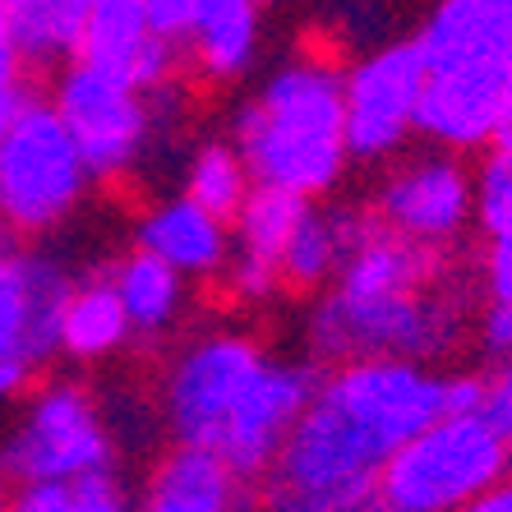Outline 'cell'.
<instances>
[{
	"label": "cell",
	"instance_id": "obj_1",
	"mask_svg": "<svg viewBox=\"0 0 512 512\" xmlns=\"http://www.w3.org/2000/svg\"><path fill=\"white\" fill-rule=\"evenodd\" d=\"M434 416H443V379L425 360H337L268 466L263 499L286 512L379 508L383 466Z\"/></svg>",
	"mask_w": 512,
	"mask_h": 512
},
{
	"label": "cell",
	"instance_id": "obj_2",
	"mask_svg": "<svg viewBox=\"0 0 512 512\" xmlns=\"http://www.w3.org/2000/svg\"><path fill=\"white\" fill-rule=\"evenodd\" d=\"M429 282H434V250L374 222L337 268L328 300L314 310V351L328 360H429L448 351L457 337V310L434 296Z\"/></svg>",
	"mask_w": 512,
	"mask_h": 512
},
{
	"label": "cell",
	"instance_id": "obj_3",
	"mask_svg": "<svg viewBox=\"0 0 512 512\" xmlns=\"http://www.w3.org/2000/svg\"><path fill=\"white\" fill-rule=\"evenodd\" d=\"M236 148L254 185L323 199L351 162L342 74L323 60H296L277 70L240 111Z\"/></svg>",
	"mask_w": 512,
	"mask_h": 512
},
{
	"label": "cell",
	"instance_id": "obj_4",
	"mask_svg": "<svg viewBox=\"0 0 512 512\" xmlns=\"http://www.w3.org/2000/svg\"><path fill=\"white\" fill-rule=\"evenodd\" d=\"M512 466V448L476 416H434L393 453L379 476V508L388 512H457L476 508L489 485Z\"/></svg>",
	"mask_w": 512,
	"mask_h": 512
},
{
	"label": "cell",
	"instance_id": "obj_5",
	"mask_svg": "<svg viewBox=\"0 0 512 512\" xmlns=\"http://www.w3.org/2000/svg\"><path fill=\"white\" fill-rule=\"evenodd\" d=\"M88 171L56 102L28 97L0 134V227L14 236H42L84 203Z\"/></svg>",
	"mask_w": 512,
	"mask_h": 512
},
{
	"label": "cell",
	"instance_id": "obj_6",
	"mask_svg": "<svg viewBox=\"0 0 512 512\" xmlns=\"http://www.w3.org/2000/svg\"><path fill=\"white\" fill-rule=\"evenodd\" d=\"M111 457H116L111 453V434L84 388L51 383L28 402L19 429L0 448V476L14 480V485L70 480L84 476V471H97V466H116Z\"/></svg>",
	"mask_w": 512,
	"mask_h": 512
},
{
	"label": "cell",
	"instance_id": "obj_7",
	"mask_svg": "<svg viewBox=\"0 0 512 512\" xmlns=\"http://www.w3.org/2000/svg\"><path fill=\"white\" fill-rule=\"evenodd\" d=\"M51 102H56L60 120L70 125L93 180H111L134 167V157L143 153V139H148V107H143L139 84L74 56L65 60Z\"/></svg>",
	"mask_w": 512,
	"mask_h": 512
},
{
	"label": "cell",
	"instance_id": "obj_8",
	"mask_svg": "<svg viewBox=\"0 0 512 512\" xmlns=\"http://www.w3.org/2000/svg\"><path fill=\"white\" fill-rule=\"evenodd\" d=\"M263 351L250 337L217 333L194 342L185 356L176 360L167 383V425L176 443H199V448H217V434L245 397L250 379L259 374Z\"/></svg>",
	"mask_w": 512,
	"mask_h": 512
},
{
	"label": "cell",
	"instance_id": "obj_9",
	"mask_svg": "<svg viewBox=\"0 0 512 512\" xmlns=\"http://www.w3.org/2000/svg\"><path fill=\"white\" fill-rule=\"evenodd\" d=\"M425 56L416 42H397L365 56L351 74H342L346 97V148L360 162H379L416 130Z\"/></svg>",
	"mask_w": 512,
	"mask_h": 512
},
{
	"label": "cell",
	"instance_id": "obj_10",
	"mask_svg": "<svg viewBox=\"0 0 512 512\" xmlns=\"http://www.w3.org/2000/svg\"><path fill=\"white\" fill-rule=\"evenodd\" d=\"M512 107V56L462 60L425 70L416 130L443 148H485L494 143Z\"/></svg>",
	"mask_w": 512,
	"mask_h": 512
},
{
	"label": "cell",
	"instance_id": "obj_11",
	"mask_svg": "<svg viewBox=\"0 0 512 512\" xmlns=\"http://www.w3.org/2000/svg\"><path fill=\"white\" fill-rule=\"evenodd\" d=\"M319 374L310 365H296V360H263L259 374L250 379L245 397L236 402V411L227 416L222 434H217V448L231 466H236L245 480H263L273 457L282 453L286 434L296 429L300 411L310 402Z\"/></svg>",
	"mask_w": 512,
	"mask_h": 512
},
{
	"label": "cell",
	"instance_id": "obj_12",
	"mask_svg": "<svg viewBox=\"0 0 512 512\" xmlns=\"http://www.w3.org/2000/svg\"><path fill=\"white\" fill-rule=\"evenodd\" d=\"M476 217V176L457 157H420L379 190V222L425 250H443Z\"/></svg>",
	"mask_w": 512,
	"mask_h": 512
},
{
	"label": "cell",
	"instance_id": "obj_13",
	"mask_svg": "<svg viewBox=\"0 0 512 512\" xmlns=\"http://www.w3.org/2000/svg\"><path fill=\"white\" fill-rule=\"evenodd\" d=\"M74 282L51 259L0 240V360L42 365L60 351V314Z\"/></svg>",
	"mask_w": 512,
	"mask_h": 512
},
{
	"label": "cell",
	"instance_id": "obj_14",
	"mask_svg": "<svg viewBox=\"0 0 512 512\" xmlns=\"http://www.w3.org/2000/svg\"><path fill=\"white\" fill-rule=\"evenodd\" d=\"M139 250L167 259L185 277H217L231 263V227L227 217L208 213L190 194L171 203H157L139 222Z\"/></svg>",
	"mask_w": 512,
	"mask_h": 512
},
{
	"label": "cell",
	"instance_id": "obj_15",
	"mask_svg": "<svg viewBox=\"0 0 512 512\" xmlns=\"http://www.w3.org/2000/svg\"><path fill=\"white\" fill-rule=\"evenodd\" d=\"M245 476L213 448L199 443H176V453L157 462L148 476L143 508L153 512H231L245 503Z\"/></svg>",
	"mask_w": 512,
	"mask_h": 512
},
{
	"label": "cell",
	"instance_id": "obj_16",
	"mask_svg": "<svg viewBox=\"0 0 512 512\" xmlns=\"http://www.w3.org/2000/svg\"><path fill=\"white\" fill-rule=\"evenodd\" d=\"M425 70L462 65V60L512 56V24L494 0H439L429 24L416 37Z\"/></svg>",
	"mask_w": 512,
	"mask_h": 512
},
{
	"label": "cell",
	"instance_id": "obj_17",
	"mask_svg": "<svg viewBox=\"0 0 512 512\" xmlns=\"http://www.w3.org/2000/svg\"><path fill=\"white\" fill-rule=\"evenodd\" d=\"M374 227V217L351 213V208H333V213H319V208H305V217L296 222L291 240L282 250V286H296V291H314V286L333 282L337 268L346 263V254L360 245V236Z\"/></svg>",
	"mask_w": 512,
	"mask_h": 512
},
{
	"label": "cell",
	"instance_id": "obj_18",
	"mask_svg": "<svg viewBox=\"0 0 512 512\" xmlns=\"http://www.w3.org/2000/svg\"><path fill=\"white\" fill-rule=\"evenodd\" d=\"M185 47L203 79H213V84L240 79L259 51V5L254 0H213Z\"/></svg>",
	"mask_w": 512,
	"mask_h": 512
},
{
	"label": "cell",
	"instance_id": "obj_19",
	"mask_svg": "<svg viewBox=\"0 0 512 512\" xmlns=\"http://www.w3.org/2000/svg\"><path fill=\"white\" fill-rule=\"evenodd\" d=\"M0 14L28 65H65L79 56L88 0H0Z\"/></svg>",
	"mask_w": 512,
	"mask_h": 512
},
{
	"label": "cell",
	"instance_id": "obj_20",
	"mask_svg": "<svg viewBox=\"0 0 512 512\" xmlns=\"http://www.w3.org/2000/svg\"><path fill=\"white\" fill-rule=\"evenodd\" d=\"M134 333L125 300H120L116 282H84L74 286L60 314V351H70L79 360H102L111 351L125 346V337Z\"/></svg>",
	"mask_w": 512,
	"mask_h": 512
},
{
	"label": "cell",
	"instance_id": "obj_21",
	"mask_svg": "<svg viewBox=\"0 0 512 512\" xmlns=\"http://www.w3.org/2000/svg\"><path fill=\"white\" fill-rule=\"evenodd\" d=\"M116 291L125 300V314H130L134 333H167L171 323L180 319V305H185V273H176L167 259H157L148 250H134L130 259L116 268Z\"/></svg>",
	"mask_w": 512,
	"mask_h": 512
},
{
	"label": "cell",
	"instance_id": "obj_22",
	"mask_svg": "<svg viewBox=\"0 0 512 512\" xmlns=\"http://www.w3.org/2000/svg\"><path fill=\"white\" fill-rule=\"evenodd\" d=\"M314 199H305V194H291V190H277V185H254L250 194H245V203L236 208V254H250V259L259 263H282V250L286 240H291V231H296V222L305 217V208H310ZM282 273V268H277Z\"/></svg>",
	"mask_w": 512,
	"mask_h": 512
},
{
	"label": "cell",
	"instance_id": "obj_23",
	"mask_svg": "<svg viewBox=\"0 0 512 512\" xmlns=\"http://www.w3.org/2000/svg\"><path fill=\"white\" fill-rule=\"evenodd\" d=\"M254 190V176L245 167L236 143H203L190 162V176H185V194L194 203H203L208 213L217 217H236V208L245 203V194Z\"/></svg>",
	"mask_w": 512,
	"mask_h": 512
},
{
	"label": "cell",
	"instance_id": "obj_24",
	"mask_svg": "<svg viewBox=\"0 0 512 512\" xmlns=\"http://www.w3.org/2000/svg\"><path fill=\"white\" fill-rule=\"evenodd\" d=\"M24 70H28V60H24V51H19V42H14L5 14H0V134H5V125H10V120L19 116V107L28 102Z\"/></svg>",
	"mask_w": 512,
	"mask_h": 512
},
{
	"label": "cell",
	"instance_id": "obj_25",
	"mask_svg": "<svg viewBox=\"0 0 512 512\" xmlns=\"http://www.w3.org/2000/svg\"><path fill=\"white\" fill-rule=\"evenodd\" d=\"M143 5H148V24L167 37V42L185 47V42H190V33H194V24L208 14V5H213V0H143Z\"/></svg>",
	"mask_w": 512,
	"mask_h": 512
},
{
	"label": "cell",
	"instance_id": "obj_26",
	"mask_svg": "<svg viewBox=\"0 0 512 512\" xmlns=\"http://www.w3.org/2000/svg\"><path fill=\"white\" fill-rule=\"evenodd\" d=\"M476 416L485 420V425L494 429V434H499V439L512 448V360L503 365V370H494V374L485 379Z\"/></svg>",
	"mask_w": 512,
	"mask_h": 512
},
{
	"label": "cell",
	"instance_id": "obj_27",
	"mask_svg": "<svg viewBox=\"0 0 512 512\" xmlns=\"http://www.w3.org/2000/svg\"><path fill=\"white\" fill-rule=\"evenodd\" d=\"M489 250H485V282L494 300H512V217L503 227L485 231Z\"/></svg>",
	"mask_w": 512,
	"mask_h": 512
},
{
	"label": "cell",
	"instance_id": "obj_28",
	"mask_svg": "<svg viewBox=\"0 0 512 512\" xmlns=\"http://www.w3.org/2000/svg\"><path fill=\"white\" fill-rule=\"evenodd\" d=\"M480 342L494 356H512V300H494L480 314Z\"/></svg>",
	"mask_w": 512,
	"mask_h": 512
},
{
	"label": "cell",
	"instance_id": "obj_29",
	"mask_svg": "<svg viewBox=\"0 0 512 512\" xmlns=\"http://www.w3.org/2000/svg\"><path fill=\"white\" fill-rule=\"evenodd\" d=\"M480 388H485V379H476V374H443V411H448V416L476 411Z\"/></svg>",
	"mask_w": 512,
	"mask_h": 512
},
{
	"label": "cell",
	"instance_id": "obj_30",
	"mask_svg": "<svg viewBox=\"0 0 512 512\" xmlns=\"http://www.w3.org/2000/svg\"><path fill=\"white\" fill-rule=\"evenodd\" d=\"M28 360H0V411L14 402V397L24 393V383H28Z\"/></svg>",
	"mask_w": 512,
	"mask_h": 512
},
{
	"label": "cell",
	"instance_id": "obj_31",
	"mask_svg": "<svg viewBox=\"0 0 512 512\" xmlns=\"http://www.w3.org/2000/svg\"><path fill=\"white\" fill-rule=\"evenodd\" d=\"M476 512H512V476H503L499 485H489L476 499Z\"/></svg>",
	"mask_w": 512,
	"mask_h": 512
},
{
	"label": "cell",
	"instance_id": "obj_32",
	"mask_svg": "<svg viewBox=\"0 0 512 512\" xmlns=\"http://www.w3.org/2000/svg\"><path fill=\"white\" fill-rule=\"evenodd\" d=\"M494 148H499V153H512V107H508V116H503L499 134H494Z\"/></svg>",
	"mask_w": 512,
	"mask_h": 512
},
{
	"label": "cell",
	"instance_id": "obj_33",
	"mask_svg": "<svg viewBox=\"0 0 512 512\" xmlns=\"http://www.w3.org/2000/svg\"><path fill=\"white\" fill-rule=\"evenodd\" d=\"M494 5H499V10H503V19H508V24H512V0H494Z\"/></svg>",
	"mask_w": 512,
	"mask_h": 512
},
{
	"label": "cell",
	"instance_id": "obj_34",
	"mask_svg": "<svg viewBox=\"0 0 512 512\" xmlns=\"http://www.w3.org/2000/svg\"><path fill=\"white\" fill-rule=\"evenodd\" d=\"M254 5H259V10H263V5H277V0H254Z\"/></svg>",
	"mask_w": 512,
	"mask_h": 512
},
{
	"label": "cell",
	"instance_id": "obj_35",
	"mask_svg": "<svg viewBox=\"0 0 512 512\" xmlns=\"http://www.w3.org/2000/svg\"><path fill=\"white\" fill-rule=\"evenodd\" d=\"M0 480H5V476H0ZM0 503H5V489H0Z\"/></svg>",
	"mask_w": 512,
	"mask_h": 512
}]
</instances>
